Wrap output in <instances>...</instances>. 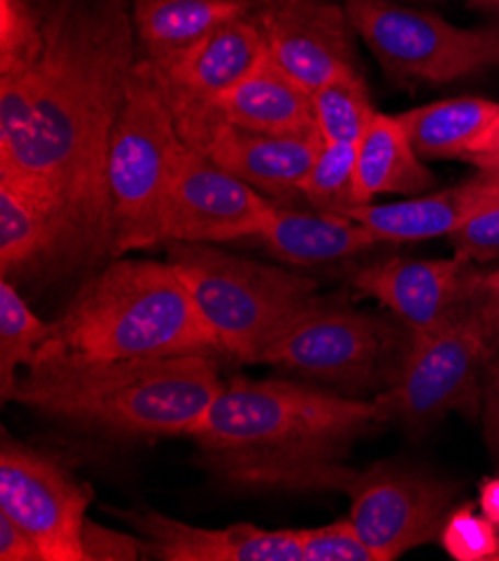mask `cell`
<instances>
[{
  "label": "cell",
  "mask_w": 499,
  "mask_h": 561,
  "mask_svg": "<svg viewBox=\"0 0 499 561\" xmlns=\"http://www.w3.org/2000/svg\"><path fill=\"white\" fill-rule=\"evenodd\" d=\"M38 59L0 75V182L45 206L54 271L113 253L107 157L137 59L126 0H43Z\"/></svg>",
  "instance_id": "cell-1"
},
{
  "label": "cell",
  "mask_w": 499,
  "mask_h": 561,
  "mask_svg": "<svg viewBox=\"0 0 499 561\" xmlns=\"http://www.w3.org/2000/svg\"><path fill=\"white\" fill-rule=\"evenodd\" d=\"M376 399H354L314 382L238 376L222 385L189 430L202 463L229 485L341 490L356 470L350 445L385 423Z\"/></svg>",
  "instance_id": "cell-2"
},
{
  "label": "cell",
  "mask_w": 499,
  "mask_h": 561,
  "mask_svg": "<svg viewBox=\"0 0 499 561\" xmlns=\"http://www.w3.org/2000/svg\"><path fill=\"white\" fill-rule=\"evenodd\" d=\"M206 354L30 367L12 401L47 419L120 438L180 436L219 394Z\"/></svg>",
  "instance_id": "cell-3"
},
{
  "label": "cell",
  "mask_w": 499,
  "mask_h": 561,
  "mask_svg": "<svg viewBox=\"0 0 499 561\" xmlns=\"http://www.w3.org/2000/svg\"><path fill=\"white\" fill-rule=\"evenodd\" d=\"M217 350L184 279L171 262H110L79 287L36 365L148 360Z\"/></svg>",
  "instance_id": "cell-4"
},
{
  "label": "cell",
  "mask_w": 499,
  "mask_h": 561,
  "mask_svg": "<svg viewBox=\"0 0 499 561\" xmlns=\"http://www.w3.org/2000/svg\"><path fill=\"white\" fill-rule=\"evenodd\" d=\"M169 262L184 279L217 352L240 363H260L266 347L318 300L314 277L213 244L171 242Z\"/></svg>",
  "instance_id": "cell-5"
},
{
  "label": "cell",
  "mask_w": 499,
  "mask_h": 561,
  "mask_svg": "<svg viewBox=\"0 0 499 561\" xmlns=\"http://www.w3.org/2000/svg\"><path fill=\"white\" fill-rule=\"evenodd\" d=\"M499 345V268L484 273L464 305L432 331L412 333L395 387L374 397L390 419L426 430L464 412L479 416Z\"/></svg>",
  "instance_id": "cell-6"
},
{
  "label": "cell",
  "mask_w": 499,
  "mask_h": 561,
  "mask_svg": "<svg viewBox=\"0 0 499 561\" xmlns=\"http://www.w3.org/2000/svg\"><path fill=\"white\" fill-rule=\"evenodd\" d=\"M184 148L150 61L139 59L107 157L115 224L110 255L122 257L166 242V204Z\"/></svg>",
  "instance_id": "cell-7"
},
{
  "label": "cell",
  "mask_w": 499,
  "mask_h": 561,
  "mask_svg": "<svg viewBox=\"0 0 499 561\" xmlns=\"http://www.w3.org/2000/svg\"><path fill=\"white\" fill-rule=\"evenodd\" d=\"M412 333L399 320H385L337 298H318L275 339L260 363L365 399L397 385Z\"/></svg>",
  "instance_id": "cell-8"
},
{
  "label": "cell",
  "mask_w": 499,
  "mask_h": 561,
  "mask_svg": "<svg viewBox=\"0 0 499 561\" xmlns=\"http://www.w3.org/2000/svg\"><path fill=\"white\" fill-rule=\"evenodd\" d=\"M343 8L395 83H451L499 66V25L457 27L393 0H343Z\"/></svg>",
  "instance_id": "cell-9"
},
{
  "label": "cell",
  "mask_w": 499,
  "mask_h": 561,
  "mask_svg": "<svg viewBox=\"0 0 499 561\" xmlns=\"http://www.w3.org/2000/svg\"><path fill=\"white\" fill-rule=\"evenodd\" d=\"M90 488L66 463L8 432L0 440V511L21 524L45 561H86Z\"/></svg>",
  "instance_id": "cell-10"
},
{
  "label": "cell",
  "mask_w": 499,
  "mask_h": 561,
  "mask_svg": "<svg viewBox=\"0 0 499 561\" xmlns=\"http://www.w3.org/2000/svg\"><path fill=\"white\" fill-rule=\"evenodd\" d=\"M345 494L350 519L376 561H395L412 548L439 539L460 485L426 470L376 463L356 472Z\"/></svg>",
  "instance_id": "cell-11"
},
{
  "label": "cell",
  "mask_w": 499,
  "mask_h": 561,
  "mask_svg": "<svg viewBox=\"0 0 499 561\" xmlns=\"http://www.w3.org/2000/svg\"><path fill=\"white\" fill-rule=\"evenodd\" d=\"M275 206L186 146L166 204V242L217 244L258 238Z\"/></svg>",
  "instance_id": "cell-12"
},
{
  "label": "cell",
  "mask_w": 499,
  "mask_h": 561,
  "mask_svg": "<svg viewBox=\"0 0 499 561\" xmlns=\"http://www.w3.org/2000/svg\"><path fill=\"white\" fill-rule=\"evenodd\" d=\"M269 59L309 92L356 68L354 27L331 0H253Z\"/></svg>",
  "instance_id": "cell-13"
},
{
  "label": "cell",
  "mask_w": 499,
  "mask_h": 561,
  "mask_svg": "<svg viewBox=\"0 0 499 561\" xmlns=\"http://www.w3.org/2000/svg\"><path fill=\"white\" fill-rule=\"evenodd\" d=\"M173 119L189 148L273 204L300 197V184L325 144L318 135L273 137L236 128L206 115H173Z\"/></svg>",
  "instance_id": "cell-14"
},
{
  "label": "cell",
  "mask_w": 499,
  "mask_h": 561,
  "mask_svg": "<svg viewBox=\"0 0 499 561\" xmlns=\"http://www.w3.org/2000/svg\"><path fill=\"white\" fill-rule=\"evenodd\" d=\"M481 275L460 253L439 260L385 257L359 268L352 275V289L390 309L410 333H426L464 305Z\"/></svg>",
  "instance_id": "cell-15"
},
{
  "label": "cell",
  "mask_w": 499,
  "mask_h": 561,
  "mask_svg": "<svg viewBox=\"0 0 499 561\" xmlns=\"http://www.w3.org/2000/svg\"><path fill=\"white\" fill-rule=\"evenodd\" d=\"M264 56V34L249 14L217 25L186 49L150 66L171 110H197L236 88Z\"/></svg>",
  "instance_id": "cell-16"
},
{
  "label": "cell",
  "mask_w": 499,
  "mask_h": 561,
  "mask_svg": "<svg viewBox=\"0 0 499 561\" xmlns=\"http://www.w3.org/2000/svg\"><path fill=\"white\" fill-rule=\"evenodd\" d=\"M120 519L144 539L146 559L157 561H300L296 530L253 524L202 528L157 511H124Z\"/></svg>",
  "instance_id": "cell-17"
},
{
  "label": "cell",
  "mask_w": 499,
  "mask_h": 561,
  "mask_svg": "<svg viewBox=\"0 0 499 561\" xmlns=\"http://www.w3.org/2000/svg\"><path fill=\"white\" fill-rule=\"evenodd\" d=\"M173 115H206L273 137H316L311 92L269 59L208 107L171 110ZM320 137V135H318Z\"/></svg>",
  "instance_id": "cell-18"
},
{
  "label": "cell",
  "mask_w": 499,
  "mask_h": 561,
  "mask_svg": "<svg viewBox=\"0 0 499 561\" xmlns=\"http://www.w3.org/2000/svg\"><path fill=\"white\" fill-rule=\"evenodd\" d=\"M258 240L275 257L294 266L341 262L378 244L365 227L345 215L285 206H275Z\"/></svg>",
  "instance_id": "cell-19"
},
{
  "label": "cell",
  "mask_w": 499,
  "mask_h": 561,
  "mask_svg": "<svg viewBox=\"0 0 499 561\" xmlns=\"http://www.w3.org/2000/svg\"><path fill=\"white\" fill-rule=\"evenodd\" d=\"M434 186V175L412 148L397 115L376 112L356 144V202L367 204L378 195H423Z\"/></svg>",
  "instance_id": "cell-20"
},
{
  "label": "cell",
  "mask_w": 499,
  "mask_h": 561,
  "mask_svg": "<svg viewBox=\"0 0 499 561\" xmlns=\"http://www.w3.org/2000/svg\"><path fill=\"white\" fill-rule=\"evenodd\" d=\"M253 12V0H135L133 25L148 61L186 49L217 25Z\"/></svg>",
  "instance_id": "cell-21"
},
{
  "label": "cell",
  "mask_w": 499,
  "mask_h": 561,
  "mask_svg": "<svg viewBox=\"0 0 499 561\" xmlns=\"http://www.w3.org/2000/svg\"><path fill=\"white\" fill-rule=\"evenodd\" d=\"M341 215L359 221L376 242H423L451 238L460 224L473 215L464 184L439 193L415 195L412 199L390 204H356Z\"/></svg>",
  "instance_id": "cell-22"
},
{
  "label": "cell",
  "mask_w": 499,
  "mask_h": 561,
  "mask_svg": "<svg viewBox=\"0 0 499 561\" xmlns=\"http://www.w3.org/2000/svg\"><path fill=\"white\" fill-rule=\"evenodd\" d=\"M499 115V103L481 96H455L401 112L412 148L426 159H464L470 146Z\"/></svg>",
  "instance_id": "cell-23"
},
{
  "label": "cell",
  "mask_w": 499,
  "mask_h": 561,
  "mask_svg": "<svg viewBox=\"0 0 499 561\" xmlns=\"http://www.w3.org/2000/svg\"><path fill=\"white\" fill-rule=\"evenodd\" d=\"M57 231L43 204L25 191L0 182V271H54Z\"/></svg>",
  "instance_id": "cell-24"
},
{
  "label": "cell",
  "mask_w": 499,
  "mask_h": 561,
  "mask_svg": "<svg viewBox=\"0 0 499 561\" xmlns=\"http://www.w3.org/2000/svg\"><path fill=\"white\" fill-rule=\"evenodd\" d=\"M52 322L41 320L8 277L0 279V397L12 401L21 367L30 369L49 339Z\"/></svg>",
  "instance_id": "cell-25"
},
{
  "label": "cell",
  "mask_w": 499,
  "mask_h": 561,
  "mask_svg": "<svg viewBox=\"0 0 499 561\" xmlns=\"http://www.w3.org/2000/svg\"><path fill=\"white\" fill-rule=\"evenodd\" d=\"M311 105L316 130L325 144H359L378 112L359 70H350L314 90Z\"/></svg>",
  "instance_id": "cell-26"
},
{
  "label": "cell",
  "mask_w": 499,
  "mask_h": 561,
  "mask_svg": "<svg viewBox=\"0 0 499 561\" xmlns=\"http://www.w3.org/2000/svg\"><path fill=\"white\" fill-rule=\"evenodd\" d=\"M300 197L322 213L356 206V144H322L300 184Z\"/></svg>",
  "instance_id": "cell-27"
},
{
  "label": "cell",
  "mask_w": 499,
  "mask_h": 561,
  "mask_svg": "<svg viewBox=\"0 0 499 561\" xmlns=\"http://www.w3.org/2000/svg\"><path fill=\"white\" fill-rule=\"evenodd\" d=\"M43 12L34 0H0V75L30 68L43 51Z\"/></svg>",
  "instance_id": "cell-28"
},
{
  "label": "cell",
  "mask_w": 499,
  "mask_h": 561,
  "mask_svg": "<svg viewBox=\"0 0 499 561\" xmlns=\"http://www.w3.org/2000/svg\"><path fill=\"white\" fill-rule=\"evenodd\" d=\"M441 546L457 561H495L499 552L497 526L473 508H455L443 526Z\"/></svg>",
  "instance_id": "cell-29"
},
{
  "label": "cell",
  "mask_w": 499,
  "mask_h": 561,
  "mask_svg": "<svg viewBox=\"0 0 499 561\" xmlns=\"http://www.w3.org/2000/svg\"><path fill=\"white\" fill-rule=\"evenodd\" d=\"M296 533L300 561H376L350 517Z\"/></svg>",
  "instance_id": "cell-30"
},
{
  "label": "cell",
  "mask_w": 499,
  "mask_h": 561,
  "mask_svg": "<svg viewBox=\"0 0 499 561\" xmlns=\"http://www.w3.org/2000/svg\"><path fill=\"white\" fill-rule=\"evenodd\" d=\"M451 240L457 253L473 264L499 260V204L468 215Z\"/></svg>",
  "instance_id": "cell-31"
},
{
  "label": "cell",
  "mask_w": 499,
  "mask_h": 561,
  "mask_svg": "<svg viewBox=\"0 0 499 561\" xmlns=\"http://www.w3.org/2000/svg\"><path fill=\"white\" fill-rule=\"evenodd\" d=\"M86 561H137L146 559L144 539L137 535H124L92 519L86 522L83 530Z\"/></svg>",
  "instance_id": "cell-32"
},
{
  "label": "cell",
  "mask_w": 499,
  "mask_h": 561,
  "mask_svg": "<svg viewBox=\"0 0 499 561\" xmlns=\"http://www.w3.org/2000/svg\"><path fill=\"white\" fill-rule=\"evenodd\" d=\"M0 559L3 561H45L34 537L0 511Z\"/></svg>",
  "instance_id": "cell-33"
},
{
  "label": "cell",
  "mask_w": 499,
  "mask_h": 561,
  "mask_svg": "<svg viewBox=\"0 0 499 561\" xmlns=\"http://www.w3.org/2000/svg\"><path fill=\"white\" fill-rule=\"evenodd\" d=\"M481 425H484V438H486L488 450L492 459L499 461V345H497V356L492 360L486 391H484Z\"/></svg>",
  "instance_id": "cell-34"
},
{
  "label": "cell",
  "mask_w": 499,
  "mask_h": 561,
  "mask_svg": "<svg viewBox=\"0 0 499 561\" xmlns=\"http://www.w3.org/2000/svg\"><path fill=\"white\" fill-rule=\"evenodd\" d=\"M464 161L477 165L479 171H499V115L470 146V150L464 154Z\"/></svg>",
  "instance_id": "cell-35"
},
{
  "label": "cell",
  "mask_w": 499,
  "mask_h": 561,
  "mask_svg": "<svg viewBox=\"0 0 499 561\" xmlns=\"http://www.w3.org/2000/svg\"><path fill=\"white\" fill-rule=\"evenodd\" d=\"M466 197L473 213L499 204V171H479V175L464 182Z\"/></svg>",
  "instance_id": "cell-36"
},
{
  "label": "cell",
  "mask_w": 499,
  "mask_h": 561,
  "mask_svg": "<svg viewBox=\"0 0 499 561\" xmlns=\"http://www.w3.org/2000/svg\"><path fill=\"white\" fill-rule=\"evenodd\" d=\"M479 511L495 526H499V479H486L479 488Z\"/></svg>",
  "instance_id": "cell-37"
},
{
  "label": "cell",
  "mask_w": 499,
  "mask_h": 561,
  "mask_svg": "<svg viewBox=\"0 0 499 561\" xmlns=\"http://www.w3.org/2000/svg\"><path fill=\"white\" fill-rule=\"evenodd\" d=\"M470 3L479 5V8H488V10H497L499 12V0H470Z\"/></svg>",
  "instance_id": "cell-38"
},
{
  "label": "cell",
  "mask_w": 499,
  "mask_h": 561,
  "mask_svg": "<svg viewBox=\"0 0 499 561\" xmlns=\"http://www.w3.org/2000/svg\"><path fill=\"white\" fill-rule=\"evenodd\" d=\"M497 539H499V526H497ZM495 561H499V552H497V557H495Z\"/></svg>",
  "instance_id": "cell-39"
}]
</instances>
